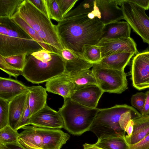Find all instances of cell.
<instances>
[{
	"mask_svg": "<svg viewBox=\"0 0 149 149\" xmlns=\"http://www.w3.org/2000/svg\"><path fill=\"white\" fill-rule=\"evenodd\" d=\"M43 49L13 20L0 17V55L26 54Z\"/></svg>",
	"mask_w": 149,
	"mask_h": 149,
	"instance_id": "cell-2",
	"label": "cell"
},
{
	"mask_svg": "<svg viewBox=\"0 0 149 149\" xmlns=\"http://www.w3.org/2000/svg\"><path fill=\"white\" fill-rule=\"evenodd\" d=\"M121 2L124 19L144 42L149 44V17L145 10L127 0H121Z\"/></svg>",
	"mask_w": 149,
	"mask_h": 149,
	"instance_id": "cell-9",
	"label": "cell"
},
{
	"mask_svg": "<svg viewBox=\"0 0 149 149\" xmlns=\"http://www.w3.org/2000/svg\"><path fill=\"white\" fill-rule=\"evenodd\" d=\"M104 25L98 18H90L86 14L63 18L56 26L64 48L84 58V46L98 43Z\"/></svg>",
	"mask_w": 149,
	"mask_h": 149,
	"instance_id": "cell-1",
	"label": "cell"
},
{
	"mask_svg": "<svg viewBox=\"0 0 149 149\" xmlns=\"http://www.w3.org/2000/svg\"><path fill=\"white\" fill-rule=\"evenodd\" d=\"M127 1L133 3L145 10L149 9V0H127Z\"/></svg>",
	"mask_w": 149,
	"mask_h": 149,
	"instance_id": "cell-42",
	"label": "cell"
},
{
	"mask_svg": "<svg viewBox=\"0 0 149 149\" xmlns=\"http://www.w3.org/2000/svg\"><path fill=\"white\" fill-rule=\"evenodd\" d=\"M147 96L144 107L141 115L146 116L149 115V90L146 93Z\"/></svg>",
	"mask_w": 149,
	"mask_h": 149,
	"instance_id": "cell-43",
	"label": "cell"
},
{
	"mask_svg": "<svg viewBox=\"0 0 149 149\" xmlns=\"http://www.w3.org/2000/svg\"><path fill=\"white\" fill-rule=\"evenodd\" d=\"M146 96V93L139 92L133 95L131 98V105L136 108L141 114L144 107Z\"/></svg>",
	"mask_w": 149,
	"mask_h": 149,
	"instance_id": "cell-34",
	"label": "cell"
},
{
	"mask_svg": "<svg viewBox=\"0 0 149 149\" xmlns=\"http://www.w3.org/2000/svg\"><path fill=\"white\" fill-rule=\"evenodd\" d=\"M19 135L17 130L9 125L0 129V144H4L18 141Z\"/></svg>",
	"mask_w": 149,
	"mask_h": 149,
	"instance_id": "cell-29",
	"label": "cell"
},
{
	"mask_svg": "<svg viewBox=\"0 0 149 149\" xmlns=\"http://www.w3.org/2000/svg\"><path fill=\"white\" fill-rule=\"evenodd\" d=\"M31 116V112L29 104L28 97L17 127V130L22 129V127L27 125Z\"/></svg>",
	"mask_w": 149,
	"mask_h": 149,
	"instance_id": "cell-37",
	"label": "cell"
},
{
	"mask_svg": "<svg viewBox=\"0 0 149 149\" xmlns=\"http://www.w3.org/2000/svg\"><path fill=\"white\" fill-rule=\"evenodd\" d=\"M134 54L127 52L114 53L102 58L97 64L104 68L123 71Z\"/></svg>",
	"mask_w": 149,
	"mask_h": 149,
	"instance_id": "cell-22",
	"label": "cell"
},
{
	"mask_svg": "<svg viewBox=\"0 0 149 149\" xmlns=\"http://www.w3.org/2000/svg\"><path fill=\"white\" fill-rule=\"evenodd\" d=\"M99 110L84 106L68 97L64 99L58 111L63 119L64 128L72 134L79 136L90 131Z\"/></svg>",
	"mask_w": 149,
	"mask_h": 149,
	"instance_id": "cell-4",
	"label": "cell"
},
{
	"mask_svg": "<svg viewBox=\"0 0 149 149\" xmlns=\"http://www.w3.org/2000/svg\"><path fill=\"white\" fill-rule=\"evenodd\" d=\"M93 70L97 85L104 92L120 94L128 88L126 74L119 70L93 64Z\"/></svg>",
	"mask_w": 149,
	"mask_h": 149,
	"instance_id": "cell-8",
	"label": "cell"
},
{
	"mask_svg": "<svg viewBox=\"0 0 149 149\" xmlns=\"http://www.w3.org/2000/svg\"><path fill=\"white\" fill-rule=\"evenodd\" d=\"M46 82L47 91L59 95L64 99L70 97L74 91L72 82L66 72L55 76Z\"/></svg>",
	"mask_w": 149,
	"mask_h": 149,
	"instance_id": "cell-15",
	"label": "cell"
},
{
	"mask_svg": "<svg viewBox=\"0 0 149 149\" xmlns=\"http://www.w3.org/2000/svg\"><path fill=\"white\" fill-rule=\"evenodd\" d=\"M95 2V0L83 1L76 8L69 11L63 18L88 14L94 9Z\"/></svg>",
	"mask_w": 149,
	"mask_h": 149,
	"instance_id": "cell-27",
	"label": "cell"
},
{
	"mask_svg": "<svg viewBox=\"0 0 149 149\" xmlns=\"http://www.w3.org/2000/svg\"><path fill=\"white\" fill-rule=\"evenodd\" d=\"M26 54H24L3 57L6 62L13 66L22 71L26 63Z\"/></svg>",
	"mask_w": 149,
	"mask_h": 149,
	"instance_id": "cell-31",
	"label": "cell"
},
{
	"mask_svg": "<svg viewBox=\"0 0 149 149\" xmlns=\"http://www.w3.org/2000/svg\"><path fill=\"white\" fill-rule=\"evenodd\" d=\"M11 19L24 30L34 40L38 43L43 49L50 53H55L40 38L35 31L20 17L18 13Z\"/></svg>",
	"mask_w": 149,
	"mask_h": 149,
	"instance_id": "cell-26",
	"label": "cell"
},
{
	"mask_svg": "<svg viewBox=\"0 0 149 149\" xmlns=\"http://www.w3.org/2000/svg\"><path fill=\"white\" fill-rule=\"evenodd\" d=\"M0 149H27L18 141L4 144H0Z\"/></svg>",
	"mask_w": 149,
	"mask_h": 149,
	"instance_id": "cell-41",
	"label": "cell"
},
{
	"mask_svg": "<svg viewBox=\"0 0 149 149\" xmlns=\"http://www.w3.org/2000/svg\"><path fill=\"white\" fill-rule=\"evenodd\" d=\"M125 135L103 136L98 139L94 144L102 149H128Z\"/></svg>",
	"mask_w": 149,
	"mask_h": 149,
	"instance_id": "cell-24",
	"label": "cell"
},
{
	"mask_svg": "<svg viewBox=\"0 0 149 149\" xmlns=\"http://www.w3.org/2000/svg\"><path fill=\"white\" fill-rule=\"evenodd\" d=\"M31 54L36 59L43 62L50 61L52 58V53L44 49L33 52Z\"/></svg>",
	"mask_w": 149,
	"mask_h": 149,
	"instance_id": "cell-38",
	"label": "cell"
},
{
	"mask_svg": "<svg viewBox=\"0 0 149 149\" xmlns=\"http://www.w3.org/2000/svg\"><path fill=\"white\" fill-rule=\"evenodd\" d=\"M9 103L0 98V129L8 125Z\"/></svg>",
	"mask_w": 149,
	"mask_h": 149,
	"instance_id": "cell-32",
	"label": "cell"
},
{
	"mask_svg": "<svg viewBox=\"0 0 149 149\" xmlns=\"http://www.w3.org/2000/svg\"><path fill=\"white\" fill-rule=\"evenodd\" d=\"M83 56L86 60L93 64L98 63L102 59L100 49L96 45H84Z\"/></svg>",
	"mask_w": 149,
	"mask_h": 149,
	"instance_id": "cell-28",
	"label": "cell"
},
{
	"mask_svg": "<svg viewBox=\"0 0 149 149\" xmlns=\"http://www.w3.org/2000/svg\"><path fill=\"white\" fill-rule=\"evenodd\" d=\"M0 68L10 76L15 78L20 75H22V71L18 69L6 62L3 57L0 55Z\"/></svg>",
	"mask_w": 149,
	"mask_h": 149,
	"instance_id": "cell-33",
	"label": "cell"
},
{
	"mask_svg": "<svg viewBox=\"0 0 149 149\" xmlns=\"http://www.w3.org/2000/svg\"><path fill=\"white\" fill-rule=\"evenodd\" d=\"M61 56L65 61L67 73L90 69L93 67V63L67 49H64L61 51Z\"/></svg>",
	"mask_w": 149,
	"mask_h": 149,
	"instance_id": "cell-20",
	"label": "cell"
},
{
	"mask_svg": "<svg viewBox=\"0 0 149 149\" xmlns=\"http://www.w3.org/2000/svg\"><path fill=\"white\" fill-rule=\"evenodd\" d=\"M96 45L100 49L102 58L118 52H130L136 55L139 53L135 42L130 37L115 39H102Z\"/></svg>",
	"mask_w": 149,
	"mask_h": 149,
	"instance_id": "cell-12",
	"label": "cell"
},
{
	"mask_svg": "<svg viewBox=\"0 0 149 149\" xmlns=\"http://www.w3.org/2000/svg\"><path fill=\"white\" fill-rule=\"evenodd\" d=\"M28 102L31 116L47 104V94L45 88L41 86L28 87Z\"/></svg>",
	"mask_w": 149,
	"mask_h": 149,
	"instance_id": "cell-21",
	"label": "cell"
},
{
	"mask_svg": "<svg viewBox=\"0 0 149 149\" xmlns=\"http://www.w3.org/2000/svg\"><path fill=\"white\" fill-rule=\"evenodd\" d=\"M127 146L128 149H149V134L138 143Z\"/></svg>",
	"mask_w": 149,
	"mask_h": 149,
	"instance_id": "cell-39",
	"label": "cell"
},
{
	"mask_svg": "<svg viewBox=\"0 0 149 149\" xmlns=\"http://www.w3.org/2000/svg\"><path fill=\"white\" fill-rule=\"evenodd\" d=\"M100 15V21L104 25L124 19L118 0H95Z\"/></svg>",
	"mask_w": 149,
	"mask_h": 149,
	"instance_id": "cell-14",
	"label": "cell"
},
{
	"mask_svg": "<svg viewBox=\"0 0 149 149\" xmlns=\"http://www.w3.org/2000/svg\"><path fill=\"white\" fill-rule=\"evenodd\" d=\"M19 133L18 141L27 149H61L70 137L59 129L26 126Z\"/></svg>",
	"mask_w": 149,
	"mask_h": 149,
	"instance_id": "cell-5",
	"label": "cell"
},
{
	"mask_svg": "<svg viewBox=\"0 0 149 149\" xmlns=\"http://www.w3.org/2000/svg\"><path fill=\"white\" fill-rule=\"evenodd\" d=\"M35 7L49 18L45 0H29Z\"/></svg>",
	"mask_w": 149,
	"mask_h": 149,
	"instance_id": "cell-40",
	"label": "cell"
},
{
	"mask_svg": "<svg viewBox=\"0 0 149 149\" xmlns=\"http://www.w3.org/2000/svg\"><path fill=\"white\" fill-rule=\"evenodd\" d=\"M52 129L64 128L63 119L58 111L49 107L47 104L41 109L32 115L27 125Z\"/></svg>",
	"mask_w": 149,
	"mask_h": 149,
	"instance_id": "cell-11",
	"label": "cell"
},
{
	"mask_svg": "<svg viewBox=\"0 0 149 149\" xmlns=\"http://www.w3.org/2000/svg\"></svg>",
	"mask_w": 149,
	"mask_h": 149,
	"instance_id": "cell-46",
	"label": "cell"
},
{
	"mask_svg": "<svg viewBox=\"0 0 149 149\" xmlns=\"http://www.w3.org/2000/svg\"><path fill=\"white\" fill-rule=\"evenodd\" d=\"M132 120L134 122L132 134L130 137L124 136L127 145L138 143L149 134V115H141Z\"/></svg>",
	"mask_w": 149,
	"mask_h": 149,
	"instance_id": "cell-19",
	"label": "cell"
},
{
	"mask_svg": "<svg viewBox=\"0 0 149 149\" xmlns=\"http://www.w3.org/2000/svg\"><path fill=\"white\" fill-rule=\"evenodd\" d=\"M73 85L74 91L91 84H97L92 69H85L68 73Z\"/></svg>",
	"mask_w": 149,
	"mask_h": 149,
	"instance_id": "cell-23",
	"label": "cell"
},
{
	"mask_svg": "<svg viewBox=\"0 0 149 149\" xmlns=\"http://www.w3.org/2000/svg\"><path fill=\"white\" fill-rule=\"evenodd\" d=\"M104 92L97 85L91 84L74 91L70 98L72 100L86 107L97 108Z\"/></svg>",
	"mask_w": 149,
	"mask_h": 149,
	"instance_id": "cell-13",
	"label": "cell"
},
{
	"mask_svg": "<svg viewBox=\"0 0 149 149\" xmlns=\"http://www.w3.org/2000/svg\"><path fill=\"white\" fill-rule=\"evenodd\" d=\"M83 146L84 149H102L97 147L94 144L85 143Z\"/></svg>",
	"mask_w": 149,
	"mask_h": 149,
	"instance_id": "cell-45",
	"label": "cell"
},
{
	"mask_svg": "<svg viewBox=\"0 0 149 149\" xmlns=\"http://www.w3.org/2000/svg\"><path fill=\"white\" fill-rule=\"evenodd\" d=\"M63 17L71 10L78 0H56Z\"/></svg>",
	"mask_w": 149,
	"mask_h": 149,
	"instance_id": "cell-35",
	"label": "cell"
},
{
	"mask_svg": "<svg viewBox=\"0 0 149 149\" xmlns=\"http://www.w3.org/2000/svg\"><path fill=\"white\" fill-rule=\"evenodd\" d=\"M49 18L57 22L63 19L56 0H45Z\"/></svg>",
	"mask_w": 149,
	"mask_h": 149,
	"instance_id": "cell-30",
	"label": "cell"
},
{
	"mask_svg": "<svg viewBox=\"0 0 149 149\" xmlns=\"http://www.w3.org/2000/svg\"><path fill=\"white\" fill-rule=\"evenodd\" d=\"M134 122L132 119H131L128 122L126 125L124 131L127 133V136L130 137L132 135L133 130Z\"/></svg>",
	"mask_w": 149,
	"mask_h": 149,
	"instance_id": "cell-44",
	"label": "cell"
},
{
	"mask_svg": "<svg viewBox=\"0 0 149 149\" xmlns=\"http://www.w3.org/2000/svg\"><path fill=\"white\" fill-rule=\"evenodd\" d=\"M18 14L55 53L61 56V51L64 48L58 36L56 26L49 18L29 0H24L19 9Z\"/></svg>",
	"mask_w": 149,
	"mask_h": 149,
	"instance_id": "cell-3",
	"label": "cell"
},
{
	"mask_svg": "<svg viewBox=\"0 0 149 149\" xmlns=\"http://www.w3.org/2000/svg\"><path fill=\"white\" fill-rule=\"evenodd\" d=\"M24 0H0V17L12 18Z\"/></svg>",
	"mask_w": 149,
	"mask_h": 149,
	"instance_id": "cell-25",
	"label": "cell"
},
{
	"mask_svg": "<svg viewBox=\"0 0 149 149\" xmlns=\"http://www.w3.org/2000/svg\"><path fill=\"white\" fill-rule=\"evenodd\" d=\"M131 75L134 88L139 90L149 88V51L139 53L134 57Z\"/></svg>",
	"mask_w": 149,
	"mask_h": 149,
	"instance_id": "cell-10",
	"label": "cell"
},
{
	"mask_svg": "<svg viewBox=\"0 0 149 149\" xmlns=\"http://www.w3.org/2000/svg\"><path fill=\"white\" fill-rule=\"evenodd\" d=\"M29 92L28 86L10 78L0 77V98L9 102L16 97Z\"/></svg>",
	"mask_w": 149,
	"mask_h": 149,
	"instance_id": "cell-16",
	"label": "cell"
},
{
	"mask_svg": "<svg viewBox=\"0 0 149 149\" xmlns=\"http://www.w3.org/2000/svg\"><path fill=\"white\" fill-rule=\"evenodd\" d=\"M128 111L139 113L132 107L126 104L100 109L90 131L94 133L98 139L103 136L125 135V132L120 127L119 121L121 115Z\"/></svg>",
	"mask_w": 149,
	"mask_h": 149,
	"instance_id": "cell-7",
	"label": "cell"
},
{
	"mask_svg": "<svg viewBox=\"0 0 149 149\" xmlns=\"http://www.w3.org/2000/svg\"><path fill=\"white\" fill-rule=\"evenodd\" d=\"M141 115L139 112L136 113L130 111L123 113L121 116L119 121L120 127L124 131L126 125L131 120L140 117Z\"/></svg>",
	"mask_w": 149,
	"mask_h": 149,
	"instance_id": "cell-36",
	"label": "cell"
},
{
	"mask_svg": "<svg viewBox=\"0 0 149 149\" xmlns=\"http://www.w3.org/2000/svg\"><path fill=\"white\" fill-rule=\"evenodd\" d=\"M131 28L126 21H116L104 25L101 40L130 37Z\"/></svg>",
	"mask_w": 149,
	"mask_h": 149,
	"instance_id": "cell-18",
	"label": "cell"
},
{
	"mask_svg": "<svg viewBox=\"0 0 149 149\" xmlns=\"http://www.w3.org/2000/svg\"><path fill=\"white\" fill-rule=\"evenodd\" d=\"M29 92L16 97L9 103L8 125L17 130V127L29 96Z\"/></svg>",
	"mask_w": 149,
	"mask_h": 149,
	"instance_id": "cell-17",
	"label": "cell"
},
{
	"mask_svg": "<svg viewBox=\"0 0 149 149\" xmlns=\"http://www.w3.org/2000/svg\"><path fill=\"white\" fill-rule=\"evenodd\" d=\"M52 55V59L47 62L37 60L31 54L26 55L22 75L32 83L39 84L66 72L62 56L55 53Z\"/></svg>",
	"mask_w": 149,
	"mask_h": 149,
	"instance_id": "cell-6",
	"label": "cell"
}]
</instances>
